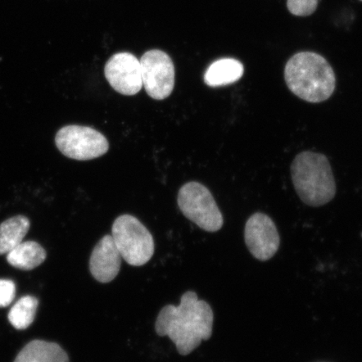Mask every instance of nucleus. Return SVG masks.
<instances>
[{
    "label": "nucleus",
    "mask_w": 362,
    "mask_h": 362,
    "mask_svg": "<svg viewBox=\"0 0 362 362\" xmlns=\"http://www.w3.org/2000/svg\"><path fill=\"white\" fill-rule=\"evenodd\" d=\"M214 314L207 302L193 291L185 292L178 306L163 308L156 319L158 336L169 337L181 356H187L207 341L214 329Z\"/></svg>",
    "instance_id": "1"
},
{
    "label": "nucleus",
    "mask_w": 362,
    "mask_h": 362,
    "mask_svg": "<svg viewBox=\"0 0 362 362\" xmlns=\"http://www.w3.org/2000/svg\"><path fill=\"white\" fill-rule=\"evenodd\" d=\"M284 79L288 89L308 103L327 101L336 90V75L332 66L315 52H300L289 59Z\"/></svg>",
    "instance_id": "2"
},
{
    "label": "nucleus",
    "mask_w": 362,
    "mask_h": 362,
    "mask_svg": "<svg viewBox=\"0 0 362 362\" xmlns=\"http://www.w3.org/2000/svg\"><path fill=\"white\" fill-rule=\"evenodd\" d=\"M291 170L294 188L306 205L324 206L336 196L337 185L332 166L322 153L311 151L298 153Z\"/></svg>",
    "instance_id": "3"
},
{
    "label": "nucleus",
    "mask_w": 362,
    "mask_h": 362,
    "mask_svg": "<svg viewBox=\"0 0 362 362\" xmlns=\"http://www.w3.org/2000/svg\"><path fill=\"white\" fill-rule=\"evenodd\" d=\"M112 237L122 257L129 265L146 264L155 252V241L146 226L135 216L122 215L115 221Z\"/></svg>",
    "instance_id": "4"
},
{
    "label": "nucleus",
    "mask_w": 362,
    "mask_h": 362,
    "mask_svg": "<svg viewBox=\"0 0 362 362\" xmlns=\"http://www.w3.org/2000/svg\"><path fill=\"white\" fill-rule=\"evenodd\" d=\"M178 205L187 218L206 232L216 233L223 228V214L205 185L194 181L184 185L178 194Z\"/></svg>",
    "instance_id": "5"
},
{
    "label": "nucleus",
    "mask_w": 362,
    "mask_h": 362,
    "mask_svg": "<svg viewBox=\"0 0 362 362\" xmlns=\"http://www.w3.org/2000/svg\"><path fill=\"white\" fill-rule=\"evenodd\" d=\"M59 151L76 160L101 157L110 149L105 136L90 127L68 125L58 131L55 138Z\"/></svg>",
    "instance_id": "6"
},
{
    "label": "nucleus",
    "mask_w": 362,
    "mask_h": 362,
    "mask_svg": "<svg viewBox=\"0 0 362 362\" xmlns=\"http://www.w3.org/2000/svg\"><path fill=\"white\" fill-rule=\"evenodd\" d=\"M141 64L143 87L148 96L164 100L170 96L175 87V71L168 54L151 49L144 54Z\"/></svg>",
    "instance_id": "7"
},
{
    "label": "nucleus",
    "mask_w": 362,
    "mask_h": 362,
    "mask_svg": "<svg viewBox=\"0 0 362 362\" xmlns=\"http://www.w3.org/2000/svg\"><path fill=\"white\" fill-rule=\"evenodd\" d=\"M244 238L251 255L262 262L271 259L280 246L277 226L270 216L262 212H257L249 217Z\"/></svg>",
    "instance_id": "8"
},
{
    "label": "nucleus",
    "mask_w": 362,
    "mask_h": 362,
    "mask_svg": "<svg viewBox=\"0 0 362 362\" xmlns=\"http://www.w3.org/2000/svg\"><path fill=\"white\" fill-rule=\"evenodd\" d=\"M104 72L111 87L125 96H134L143 88L141 64L133 54H115L107 61Z\"/></svg>",
    "instance_id": "9"
},
{
    "label": "nucleus",
    "mask_w": 362,
    "mask_h": 362,
    "mask_svg": "<svg viewBox=\"0 0 362 362\" xmlns=\"http://www.w3.org/2000/svg\"><path fill=\"white\" fill-rule=\"evenodd\" d=\"M122 257L112 235H105L93 248L90 257V274L102 284L112 281L119 274Z\"/></svg>",
    "instance_id": "10"
},
{
    "label": "nucleus",
    "mask_w": 362,
    "mask_h": 362,
    "mask_svg": "<svg viewBox=\"0 0 362 362\" xmlns=\"http://www.w3.org/2000/svg\"><path fill=\"white\" fill-rule=\"evenodd\" d=\"M13 362H70L67 353L54 342L35 339L23 348Z\"/></svg>",
    "instance_id": "11"
},
{
    "label": "nucleus",
    "mask_w": 362,
    "mask_h": 362,
    "mask_svg": "<svg viewBox=\"0 0 362 362\" xmlns=\"http://www.w3.org/2000/svg\"><path fill=\"white\" fill-rule=\"evenodd\" d=\"M241 62L232 58L220 59L208 67L204 80L211 88L221 87L236 83L243 75Z\"/></svg>",
    "instance_id": "12"
},
{
    "label": "nucleus",
    "mask_w": 362,
    "mask_h": 362,
    "mask_svg": "<svg viewBox=\"0 0 362 362\" xmlns=\"http://www.w3.org/2000/svg\"><path fill=\"white\" fill-rule=\"evenodd\" d=\"M47 259V252L39 243L33 241L22 242L7 253L8 264L16 269L31 270L42 264Z\"/></svg>",
    "instance_id": "13"
},
{
    "label": "nucleus",
    "mask_w": 362,
    "mask_h": 362,
    "mask_svg": "<svg viewBox=\"0 0 362 362\" xmlns=\"http://www.w3.org/2000/svg\"><path fill=\"white\" fill-rule=\"evenodd\" d=\"M30 228L25 216H16L0 224V255H7L23 242Z\"/></svg>",
    "instance_id": "14"
},
{
    "label": "nucleus",
    "mask_w": 362,
    "mask_h": 362,
    "mask_svg": "<svg viewBox=\"0 0 362 362\" xmlns=\"http://www.w3.org/2000/svg\"><path fill=\"white\" fill-rule=\"evenodd\" d=\"M39 301L33 296L22 297L11 308L8 313V320L17 329H25L33 323Z\"/></svg>",
    "instance_id": "15"
},
{
    "label": "nucleus",
    "mask_w": 362,
    "mask_h": 362,
    "mask_svg": "<svg viewBox=\"0 0 362 362\" xmlns=\"http://www.w3.org/2000/svg\"><path fill=\"white\" fill-rule=\"evenodd\" d=\"M318 6V0H288L287 7L289 12L296 16H309L313 13Z\"/></svg>",
    "instance_id": "16"
},
{
    "label": "nucleus",
    "mask_w": 362,
    "mask_h": 362,
    "mask_svg": "<svg viewBox=\"0 0 362 362\" xmlns=\"http://www.w3.org/2000/svg\"><path fill=\"white\" fill-rule=\"evenodd\" d=\"M16 284L11 280L0 279V308L10 305L16 297Z\"/></svg>",
    "instance_id": "17"
},
{
    "label": "nucleus",
    "mask_w": 362,
    "mask_h": 362,
    "mask_svg": "<svg viewBox=\"0 0 362 362\" xmlns=\"http://www.w3.org/2000/svg\"><path fill=\"white\" fill-rule=\"evenodd\" d=\"M361 1H362V0H361Z\"/></svg>",
    "instance_id": "18"
}]
</instances>
